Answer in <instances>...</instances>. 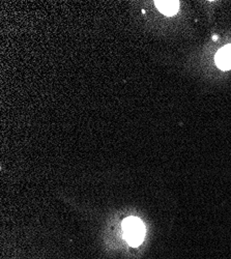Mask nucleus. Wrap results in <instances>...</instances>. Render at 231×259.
Here are the masks:
<instances>
[{"label":"nucleus","instance_id":"1","mask_svg":"<svg viewBox=\"0 0 231 259\" xmlns=\"http://www.w3.org/2000/svg\"><path fill=\"white\" fill-rule=\"evenodd\" d=\"M122 231L124 240L132 247H138L142 244L145 236V227L141 220L136 217H129L122 222Z\"/></svg>","mask_w":231,"mask_h":259},{"label":"nucleus","instance_id":"2","mask_svg":"<svg viewBox=\"0 0 231 259\" xmlns=\"http://www.w3.org/2000/svg\"><path fill=\"white\" fill-rule=\"evenodd\" d=\"M218 68L221 70H230L231 69V45H227L224 48L220 49L215 57Z\"/></svg>","mask_w":231,"mask_h":259},{"label":"nucleus","instance_id":"3","mask_svg":"<svg viewBox=\"0 0 231 259\" xmlns=\"http://www.w3.org/2000/svg\"><path fill=\"white\" fill-rule=\"evenodd\" d=\"M157 9L165 16H173L179 9L178 2H156Z\"/></svg>","mask_w":231,"mask_h":259}]
</instances>
